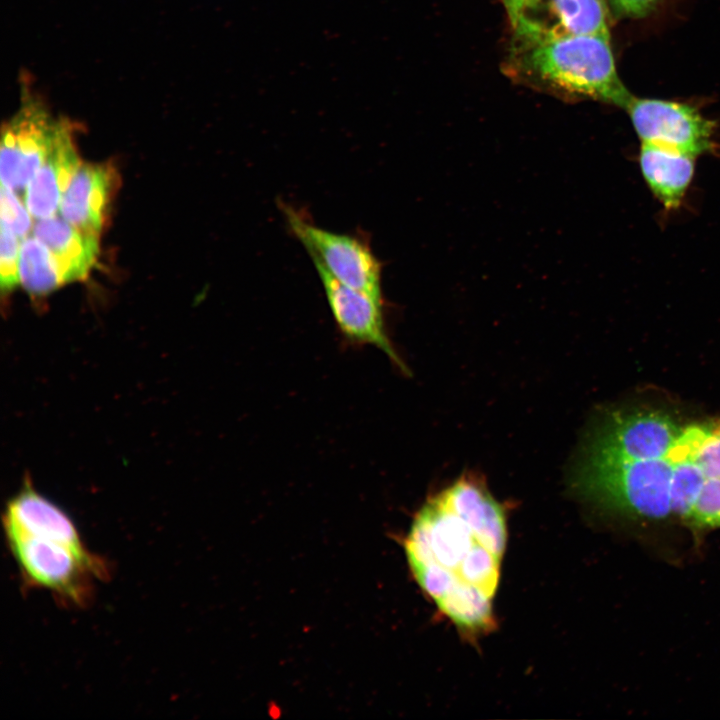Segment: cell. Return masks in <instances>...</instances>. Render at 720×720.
<instances>
[{
	"mask_svg": "<svg viewBox=\"0 0 720 720\" xmlns=\"http://www.w3.org/2000/svg\"><path fill=\"white\" fill-rule=\"evenodd\" d=\"M506 541L441 493L414 519L405 542L409 566L423 591L464 634H483L495 625L492 602Z\"/></svg>",
	"mask_w": 720,
	"mask_h": 720,
	"instance_id": "6da1fadb",
	"label": "cell"
},
{
	"mask_svg": "<svg viewBox=\"0 0 720 720\" xmlns=\"http://www.w3.org/2000/svg\"><path fill=\"white\" fill-rule=\"evenodd\" d=\"M510 59L513 75L561 95L624 109L633 97L617 74L609 35L514 40Z\"/></svg>",
	"mask_w": 720,
	"mask_h": 720,
	"instance_id": "7a4b0ae2",
	"label": "cell"
},
{
	"mask_svg": "<svg viewBox=\"0 0 720 720\" xmlns=\"http://www.w3.org/2000/svg\"><path fill=\"white\" fill-rule=\"evenodd\" d=\"M3 530L24 585L47 590L66 606L86 607L93 598L95 581L110 576L106 560L90 551L84 541Z\"/></svg>",
	"mask_w": 720,
	"mask_h": 720,
	"instance_id": "3957f363",
	"label": "cell"
},
{
	"mask_svg": "<svg viewBox=\"0 0 720 720\" xmlns=\"http://www.w3.org/2000/svg\"><path fill=\"white\" fill-rule=\"evenodd\" d=\"M673 464L667 459L628 460L591 453L578 479L591 500L623 514L648 520L671 515Z\"/></svg>",
	"mask_w": 720,
	"mask_h": 720,
	"instance_id": "277c9868",
	"label": "cell"
},
{
	"mask_svg": "<svg viewBox=\"0 0 720 720\" xmlns=\"http://www.w3.org/2000/svg\"><path fill=\"white\" fill-rule=\"evenodd\" d=\"M277 206L288 232L305 248L313 265L348 287L383 297V264L367 233L334 232L317 225L302 208L283 200Z\"/></svg>",
	"mask_w": 720,
	"mask_h": 720,
	"instance_id": "5b68a950",
	"label": "cell"
},
{
	"mask_svg": "<svg viewBox=\"0 0 720 720\" xmlns=\"http://www.w3.org/2000/svg\"><path fill=\"white\" fill-rule=\"evenodd\" d=\"M21 104L2 128L0 175L4 187L22 193L39 167L54 138L59 119L24 81Z\"/></svg>",
	"mask_w": 720,
	"mask_h": 720,
	"instance_id": "8992f818",
	"label": "cell"
},
{
	"mask_svg": "<svg viewBox=\"0 0 720 720\" xmlns=\"http://www.w3.org/2000/svg\"><path fill=\"white\" fill-rule=\"evenodd\" d=\"M625 110L642 143L670 147L696 157L714 148V123L693 106L633 96Z\"/></svg>",
	"mask_w": 720,
	"mask_h": 720,
	"instance_id": "52a82bcc",
	"label": "cell"
},
{
	"mask_svg": "<svg viewBox=\"0 0 720 720\" xmlns=\"http://www.w3.org/2000/svg\"><path fill=\"white\" fill-rule=\"evenodd\" d=\"M681 431L661 411L620 412L604 425L592 452L628 460L662 459L667 457Z\"/></svg>",
	"mask_w": 720,
	"mask_h": 720,
	"instance_id": "ba28073f",
	"label": "cell"
},
{
	"mask_svg": "<svg viewBox=\"0 0 720 720\" xmlns=\"http://www.w3.org/2000/svg\"><path fill=\"white\" fill-rule=\"evenodd\" d=\"M314 267L333 320L342 336L352 343L378 348L405 371L406 367L386 331L383 297L348 287L334 279L322 267Z\"/></svg>",
	"mask_w": 720,
	"mask_h": 720,
	"instance_id": "9c48e42d",
	"label": "cell"
},
{
	"mask_svg": "<svg viewBox=\"0 0 720 720\" xmlns=\"http://www.w3.org/2000/svg\"><path fill=\"white\" fill-rule=\"evenodd\" d=\"M515 41L609 35L607 0H529L515 26Z\"/></svg>",
	"mask_w": 720,
	"mask_h": 720,
	"instance_id": "30bf717a",
	"label": "cell"
},
{
	"mask_svg": "<svg viewBox=\"0 0 720 720\" xmlns=\"http://www.w3.org/2000/svg\"><path fill=\"white\" fill-rule=\"evenodd\" d=\"M80 165L73 141V126L60 118L45 158L25 192L26 207L34 218L54 216Z\"/></svg>",
	"mask_w": 720,
	"mask_h": 720,
	"instance_id": "8fae6325",
	"label": "cell"
},
{
	"mask_svg": "<svg viewBox=\"0 0 720 720\" xmlns=\"http://www.w3.org/2000/svg\"><path fill=\"white\" fill-rule=\"evenodd\" d=\"M118 184L111 164H81L62 196V218L79 230L99 235Z\"/></svg>",
	"mask_w": 720,
	"mask_h": 720,
	"instance_id": "7c38bea8",
	"label": "cell"
},
{
	"mask_svg": "<svg viewBox=\"0 0 720 720\" xmlns=\"http://www.w3.org/2000/svg\"><path fill=\"white\" fill-rule=\"evenodd\" d=\"M33 233L50 251L61 285L85 279L97 261L98 234L79 230L64 218L40 219Z\"/></svg>",
	"mask_w": 720,
	"mask_h": 720,
	"instance_id": "4fadbf2b",
	"label": "cell"
},
{
	"mask_svg": "<svg viewBox=\"0 0 720 720\" xmlns=\"http://www.w3.org/2000/svg\"><path fill=\"white\" fill-rule=\"evenodd\" d=\"M696 156L658 144L642 143L641 173L666 209L678 208L692 181Z\"/></svg>",
	"mask_w": 720,
	"mask_h": 720,
	"instance_id": "5bb4252c",
	"label": "cell"
},
{
	"mask_svg": "<svg viewBox=\"0 0 720 720\" xmlns=\"http://www.w3.org/2000/svg\"><path fill=\"white\" fill-rule=\"evenodd\" d=\"M20 282L32 296H45L61 285L48 248L36 237L23 239L19 256Z\"/></svg>",
	"mask_w": 720,
	"mask_h": 720,
	"instance_id": "9a60e30c",
	"label": "cell"
},
{
	"mask_svg": "<svg viewBox=\"0 0 720 720\" xmlns=\"http://www.w3.org/2000/svg\"><path fill=\"white\" fill-rule=\"evenodd\" d=\"M706 479L702 469L694 461L674 463L670 484L671 514L686 522Z\"/></svg>",
	"mask_w": 720,
	"mask_h": 720,
	"instance_id": "2e32d148",
	"label": "cell"
},
{
	"mask_svg": "<svg viewBox=\"0 0 720 720\" xmlns=\"http://www.w3.org/2000/svg\"><path fill=\"white\" fill-rule=\"evenodd\" d=\"M686 523L697 530L720 527V478L706 479Z\"/></svg>",
	"mask_w": 720,
	"mask_h": 720,
	"instance_id": "e0dca14e",
	"label": "cell"
},
{
	"mask_svg": "<svg viewBox=\"0 0 720 720\" xmlns=\"http://www.w3.org/2000/svg\"><path fill=\"white\" fill-rule=\"evenodd\" d=\"M19 237L1 224L0 285L2 293L11 292L19 283Z\"/></svg>",
	"mask_w": 720,
	"mask_h": 720,
	"instance_id": "ac0fdd59",
	"label": "cell"
},
{
	"mask_svg": "<svg viewBox=\"0 0 720 720\" xmlns=\"http://www.w3.org/2000/svg\"><path fill=\"white\" fill-rule=\"evenodd\" d=\"M1 224L9 228L19 238H24L31 228L30 212L19 200L15 192L1 187Z\"/></svg>",
	"mask_w": 720,
	"mask_h": 720,
	"instance_id": "d6986e66",
	"label": "cell"
},
{
	"mask_svg": "<svg viewBox=\"0 0 720 720\" xmlns=\"http://www.w3.org/2000/svg\"><path fill=\"white\" fill-rule=\"evenodd\" d=\"M693 461L706 478H720V423L707 425L706 435Z\"/></svg>",
	"mask_w": 720,
	"mask_h": 720,
	"instance_id": "ffe728a7",
	"label": "cell"
},
{
	"mask_svg": "<svg viewBox=\"0 0 720 720\" xmlns=\"http://www.w3.org/2000/svg\"><path fill=\"white\" fill-rule=\"evenodd\" d=\"M659 0H607L608 6L618 17L641 18L648 15Z\"/></svg>",
	"mask_w": 720,
	"mask_h": 720,
	"instance_id": "44dd1931",
	"label": "cell"
},
{
	"mask_svg": "<svg viewBox=\"0 0 720 720\" xmlns=\"http://www.w3.org/2000/svg\"><path fill=\"white\" fill-rule=\"evenodd\" d=\"M528 1L529 0H502L513 27Z\"/></svg>",
	"mask_w": 720,
	"mask_h": 720,
	"instance_id": "7402d4cb",
	"label": "cell"
}]
</instances>
